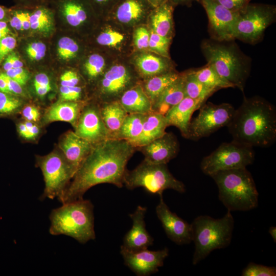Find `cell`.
Instances as JSON below:
<instances>
[{
  "instance_id": "obj_50",
  "label": "cell",
  "mask_w": 276,
  "mask_h": 276,
  "mask_svg": "<svg viewBox=\"0 0 276 276\" xmlns=\"http://www.w3.org/2000/svg\"><path fill=\"white\" fill-rule=\"evenodd\" d=\"M22 11L21 9H16L13 10L12 16L10 21L12 27L17 30H23L22 27Z\"/></svg>"
},
{
  "instance_id": "obj_3",
  "label": "cell",
  "mask_w": 276,
  "mask_h": 276,
  "mask_svg": "<svg viewBox=\"0 0 276 276\" xmlns=\"http://www.w3.org/2000/svg\"><path fill=\"white\" fill-rule=\"evenodd\" d=\"M49 218L52 235L67 236L82 244L96 238L94 205L89 200L83 198L63 203L51 211Z\"/></svg>"
},
{
  "instance_id": "obj_33",
  "label": "cell",
  "mask_w": 276,
  "mask_h": 276,
  "mask_svg": "<svg viewBox=\"0 0 276 276\" xmlns=\"http://www.w3.org/2000/svg\"><path fill=\"white\" fill-rule=\"evenodd\" d=\"M196 78L206 86L217 90L233 87V85L222 78L210 64H207L198 69L192 70Z\"/></svg>"
},
{
  "instance_id": "obj_35",
  "label": "cell",
  "mask_w": 276,
  "mask_h": 276,
  "mask_svg": "<svg viewBox=\"0 0 276 276\" xmlns=\"http://www.w3.org/2000/svg\"><path fill=\"white\" fill-rule=\"evenodd\" d=\"M79 51L77 43L68 37L61 38L57 44L58 56L63 60H68L75 57Z\"/></svg>"
},
{
  "instance_id": "obj_40",
  "label": "cell",
  "mask_w": 276,
  "mask_h": 276,
  "mask_svg": "<svg viewBox=\"0 0 276 276\" xmlns=\"http://www.w3.org/2000/svg\"><path fill=\"white\" fill-rule=\"evenodd\" d=\"M46 46L41 41H35L29 44L26 49L29 58L34 61L41 60L45 55Z\"/></svg>"
},
{
  "instance_id": "obj_51",
  "label": "cell",
  "mask_w": 276,
  "mask_h": 276,
  "mask_svg": "<svg viewBox=\"0 0 276 276\" xmlns=\"http://www.w3.org/2000/svg\"><path fill=\"white\" fill-rule=\"evenodd\" d=\"M4 76L6 80L9 93L12 95H20L22 93L21 85L17 82L13 80L5 73Z\"/></svg>"
},
{
  "instance_id": "obj_45",
  "label": "cell",
  "mask_w": 276,
  "mask_h": 276,
  "mask_svg": "<svg viewBox=\"0 0 276 276\" xmlns=\"http://www.w3.org/2000/svg\"><path fill=\"white\" fill-rule=\"evenodd\" d=\"M5 74L21 86L25 85L29 79L28 72L22 67L12 68L6 71Z\"/></svg>"
},
{
  "instance_id": "obj_52",
  "label": "cell",
  "mask_w": 276,
  "mask_h": 276,
  "mask_svg": "<svg viewBox=\"0 0 276 276\" xmlns=\"http://www.w3.org/2000/svg\"><path fill=\"white\" fill-rule=\"evenodd\" d=\"M30 14L31 12L27 10L22 9L21 21L23 30H28L30 28Z\"/></svg>"
},
{
  "instance_id": "obj_34",
  "label": "cell",
  "mask_w": 276,
  "mask_h": 276,
  "mask_svg": "<svg viewBox=\"0 0 276 276\" xmlns=\"http://www.w3.org/2000/svg\"><path fill=\"white\" fill-rule=\"evenodd\" d=\"M84 66L88 77L90 79H95L104 73L105 60L100 54H93L88 57Z\"/></svg>"
},
{
  "instance_id": "obj_14",
  "label": "cell",
  "mask_w": 276,
  "mask_h": 276,
  "mask_svg": "<svg viewBox=\"0 0 276 276\" xmlns=\"http://www.w3.org/2000/svg\"><path fill=\"white\" fill-rule=\"evenodd\" d=\"M120 253L126 266L136 275L148 276L157 272L163 266L165 259L169 255V249L165 247L156 251L148 248L133 251L121 247Z\"/></svg>"
},
{
  "instance_id": "obj_26",
  "label": "cell",
  "mask_w": 276,
  "mask_h": 276,
  "mask_svg": "<svg viewBox=\"0 0 276 276\" xmlns=\"http://www.w3.org/2000/svg\"><path fill=\"white\" fill-rule=\"evenodd\" d=\"M57 6L69 25L77 27L85 22L91 7L87 0H58Z\"/></svg>"
},
{
  "instance_id": "obj_7",
  "label": "cell",
  "mask_w": 276,
  "mask_h": 276,
  "mask_svg": "<svg viewBox=\"0 0 276 276\" xmlns=\"http://www.w3.org/2000/svg\"><path fill=\"white\" fill-rule=\"evenodd\" d=\"M123 183L129 190L142 187L148 193L159 196L167 189L181 193L186 191L184 183L174 177L167 164H152L145 160L132 170H127Z\"/></svg>"
},
{
  "instance_id": "obj_62",
  "label": "cell",
  "mask_w": 276,
  "mask_h": 276,
  "mask_svg": "<svg viewBox=\"0 0 276 276\" xmlns=\"http://www.w3.org/2000/svg\"><path fill=\"white\" fill-rule=\"evenodd\" d=\"M7 11L3 7L0 6V20L4 18L7 15Z\"/></svg>"
},
{
  "instance_id": "obj_4",
  "label": "cell",
  "mask_w": 276,
  "mask_h": 276,
  "mask_svg": "<svg viewBox=\"0 0 276 276\" xmlns=\"http://www.w3.org/2000/svg\"><path fill=\"white\" fill-rule=\"evenodd\" d=\"M230 41L205 40L201 49L208 64L224 79L243 93L250 71L249 58Z\"/></svg>"
},
{
  "instance_id": "obj_48",
  "label": "cell",
  "mask_w": 276,
  "mask_h": 276,
  "mask_svg": "<svg viewBox=\"0 0 276 276\" xmlns=\"http://www.w3.org/2000/svg\"><path fill=\"white\" fill-rule=\"evenodd\" d=\"M93 6L103 12H110L119 0H87Z\"/></svg>"
},
{
  "instance_id": "obj_53",
  "label": "cell",
  "mask_w": 276,
  "mask_h": 276,
  "mask_svg": "<svg viewBox=\"0 0 276 276\" xmlns=\"http://www.w3.org/2000/svg\"><path fill=\"white\" fill-rule=\"evenodd\" d=\"M29 130L32 139L36 137L39 133V128L31 121H27L24 123Z\"/></svg>"
},
{
  "instance_id": "obj_49",
  "label": "cell",
  "mask_w": 276,
  "mask_h": 276,
  "mask_svg": "<svg viewBox=\"0 0 276 276\" xmlns=\"http://www.w3.org/2000/svg\"><path fill=\"white\" fill-rule=\"evenodd\" d=\"M24 117L29 121H37L39 117L40 113L38 109L33 106L25 107L22 112Z\"/></svg>"
},
{
  "instance_id": "obj_25",
  "label": "cell",
  "mask_w": 276,
  "mask_h": 276,
  "mask_svg": "<svg viewBox=\"0 0 276 276\" xmlns=\"http://www.w3.org/2000/svg\"><path fill=\"white\" fill-rule=\"evenodd\" d=\"M99 108L109 139H116L120 127L128 113L118 101L99 103Z\"/></svg>"
},
{
  "instance_id": "obj_31",
  "label": "cell",
  "mask_w": 276,
  "mask_h": 276,
  "mask_svg": "<svg viewBox=\"0 0 276 276\" xmlns=\"http://www.w3.org/2000/svg\"><path fill=\"white\" fill-rule=\"evenodd\" d=\"M146 114L128 113L125 118L116 139L131 142L141 134Z\"/></svg>"
},
{
  "instance_id": "obj_21",
  "label": "cell",
  "mask_w": 276,
  "mask_h": 276,
  "mask_svg": "<svg viewBox=\"0 0 276 276\" xmlns=\"http://www.w3.org/2000/svg\"><path fill=\"white\" fill-rule=\"evenodd\" d=\"M153 8L147 0H119L110 12L119 22L129 24L143 19Z\"/></svg>"
},
{
  "instance_id": "obj_39",
  "label": "cell",
  "mask_w": 276,
  "mask_h": 276,
  "mask_svg": "<svg viewBox=\"0 0 276 276\" xmlns=\"http://www.w3.org/2000/svg\"><path fill=\"white\" fill-rule=\"evenodd\" d=\"M21 105L20 100L12 94L0 91V114L13 112Z\"/></svg>"
},
{
  "instance_id": "obj_30",
  "label": "cell",
  "mask_w": 276,
  "mask_h": 276,
  "mask_svg": "<svg viewBox=\"0 0 276 276\" xmlns=\"http://www.w3.org/2000/svg\"><path fill=\"white\" fill-rule=\"evenodd\" d=\"M135 63L140 73L146 78L172 71L164 59L150 54L140 55Z\"/></svg>"
},
{
  "instance_id": "obj_60",
  "label": "cell",
  "mask_w": 276,
  "mask_h": 276,
  "mask_svg": "<svg viewBox=\"0 0 276 276\" xmlns=\"http://www.w3.org/2000/svg\"><path fill=\"white\" fill-rule=\"evenodd\" d=\"M269 233L273 238V241L276 242V227L275 226H271L269 229Z\"/></svg>"
},
{
  "instance_id": "obj_20",
  "label": "cell",
  "mask_w": 276,
  "mask_h": 276,
  "mask_svg": "<svg viewBox=\"0 0 276 276\" xmlns=\"http://www.w3.org/2000/svg\"><path fill=\"white\" fill-rule=\"evenodd\" d=\"M93 145L75 132L66 133L61 143L64 158L75 173L90 152Z\"/></svg>"
},
{
  "instance_id": "obj_18",
  "label": "cell",
  "mask_w": 276,
  "mask_h": 276,
  "mask_svg": "<svg viewBox=\"0 0 276 276\" xmlns=\"http://www.w3.org/2000/svg\"><path fill=\"white\" fill-rule=\"evenodd\" d=\"M146 212V207L139 205L133 213L129 214L132 225L125 235L121 247L134 251L148 248L153 244V239L146 228L145 217Z\"/></svg>"
},
{
  "instance_id": "obj_13",
  "label": "cell",
  "mask_w": 276,
  "mask_h": 276,
  "mask_svg": "<svg viewBox=\"0 0 276 276\" xmlns=\"http://www.w3.org/2000/svg\"><path fill=\"white\" fill-rule=\"evenodd\" d=\"M206 12L209 27L215 39L231 41L239 11H231L214 0H200Z\"/></svg>"
},
{
  "instance_id": "obj_36",
  "label": "cell",
  "mask_w": 276,
  "mask_h": 276,
  "mask_svg": "<svg viewBox=\"0 0 276 276\" xmlns=\"http://www.w3.org/2000/svg\"><path fill=\"white\" fill-rule=\"evenodd\" d=\"M124 40V36L120 32L110 28L102 32L98 36V43L102 45L116 47Z\"/></svg>"
},
{
  "instance_id": "obj_2",
  "label": "cell",
  "mask_w": 276,
  "mask_h": 276,
  "mask_svg": "<svg viewBox=\"0 0 276 276\" xmlns=\"http://www.w3.org/2000/svg\"><path fill=\"white\" fill-rule=\"evenodd\" d=\"M233 140L252 147H268L276 140V109L265 99L244 97L227 125Z\"/></svg>"
},
{
  "instance_id": "obj_8",
  "label": "cell",
  "mask_w": 276,
  "mask_h": 276,
  "mask_svg": "<svg viewBox=\"0 0 276 276\" xmlns=\"http://www.w3.org/2000/svg\"><path fill=\"white\" fill-rule=\"evenodd\" d=\"M253 147L232 141L223 143L200 163L203 173L211 176L219 171L245 168L253 163Z\"/></svg>"
},
{
  "instance_id": "obj_64",
  "label": "cell",
  "mask_w": 276,
  "mask_h": 276,
  "mask_svg": "<svg viewBox=\"0 0 276 276\" xmlns=\"http://www.w3.org/2000/svg\"><path fill=\"white\" fill-rule=\"evenodd\" d=\"M27 1H28V0H27Z\"/></svg>"
},
{
  "instance_id": "obj_57",
  "label": "cell",
  "mask_w": 276,
  "mask_h": 276,
  "mask_svg": "<svg viewBox=\"0 0 276 276\" xmlns=\"http://www.w3.org/2000/svg\"><path fill=\"white\" fill-rule=\"evenodd\" d=\"M173 6L182 4L189 5L194 1L200 2V0H168Z\"/></svg>"
},
{
  "instance_id": "obj_44",
  "label": "cell",
  "mask_w": 276,
  "mask_h": 276,
  "mask_svg": "<svg viewBox=\"0 0 276 276\" xmlns=\"http://www.w3.org/2000/svg\"><path fill=\"white\" fill-rule=\"evenodd\" d=\"M16 40L12 36H6L0 39V64L6 57L15 47Z\"/></svg>"
},
{
  "instance_id": "obj_58",
  "label": "cell",
  "mask_w": 276,
  "mask_h": 276,
  "mask_svg": "<svg viewBox=\"0 0 276 276\" xmlns=\"http://www.w3.org/2000/svg\"><path fill=\"white\" fill-rule=\"evenodd\" d=\"M3 68L6 72L13 68L12 64L9 55L6 57L5 60L3 64Z\"/></svg>"
},
{
  "instance_id": "obj_63",
  "label": "cell",
  "mask_w": 276,
  "mask_h": 276,
  "mask_svg": "<svg viewBox=\"0 0 276 276\" xmlns=\"http://www.w3.org/2000/svg\"><path fill=\"white\" fill-rule=\"evenodd\" d=\"M9 32L0 30V39L6 37Z\"/></svg>"
},
{
  "instance_id": "obj_16",
  "label": "cell",
  "mask_w": 276,
  "mask_h": 276,
  "mask_svg": "<svg viewBox=\"0 0 276 276\" xmlns=\"http://www.w3.org/2000/svg\"><path fill=\"white\" fill-rule=\"evenodd\" d=\"M156 214L167 237L177 245L192 242L191 225L171 212L165 202L163 195L155 208Z\"/></svg>"
},
{
  "instance_id": "obj_28",
  "label": "cell",
  "mask_w": 276,
  "mask_h": 276,
  "mask_svg": "<svg viewBox=\"0 0 276 276\" xmlns=\"http://www.w3.org/2000/svg\"><path fill=\"white\" fill-rule=\"evenodd\" d=\"M173 5L166 0L151 10L150 18L152 31L171 38L173 30Z\"/></svg>"
},
{
  "instance_id": "obj_15",
  "label": "cell",
  "mask_w": 276,
  "mask_h": 276,
  "mask_svg": "<svg viewBox=\"0 0 276 276\" xmlns=\"http://www.w3.org/2000/svg\"><path fill=\"white\" fill-rule=\"evenodd\" d=\"M84 106L76 124L75 132L93 145L109 139L102 119L99 104Z\"/></svg>"
},
{
  "instance_id": "obj_19",
  "label": "cell",
  "mask_w": 276,
  "mask_h": 276,
  "mask_svg": "<svg viewBox=\"0 0 276 276\" xmlns=\"http://www.w3.org/2000/svg\"><path fill=\"white\" fill-rule=\"evenodd\" d=\"M204 103L186 96L165 115L167 126L177 127L182 136L188 139L189 127L193 112Z\"/></svg>"
},
{
  "instance_id": "obj_22",
  "label": "cell",
  "mask_w": 276,
  "mask_h": 276,
  "mask_svg": "<svg viewBox=\"0 0 276 276\" xmlns=\"http://www.w3.org/2000/svg\"><path fill=\"white\" fill-rule=\"evenodd\" d=\"M167 127L164 115L151 111L146 114L140 135L129 143L136 148L147 145L163 135Z\"/></svg>"
},
{
  "instance_id": "obj_38",
  "label": "cell",
  "mask_w": 276,
  "mask_h": 276,
  "mask_svg": "<svg viewBox=\"0 0 276 276\" xmlns=\"http://www.w3.org/2000/svg\"><path fill=\"white\" fill-rule=\"evenodd\" d=\"M242 276H275L276 268L250 262L242 270Z\"/></svg>"
},
{
  "instance_id": "obj_42",
  "label": "cell",
  "mask_w": 276,
  "mask_h": 276,
  "mask_svg": "<svg viewBox=\"0 0 276 276\" xmlns=\"http://www.w3.org/2000/svg\"><path fill=\"white\" fill-rule=\"evenodd\" d=\"M60 96L64 101H79L82 98V88L79 86L67 87L61 86L60 88Z\"/></svg>"
},
{
  "instance_id": "obj_41",
  "label": "cell",
  "mask_w": 276,
  "mask_h": 276,
  "mask_svg": "<svg viewBox=\"0 0 276 276\" xmlns=\"http://www.w3.org/2000/svg\"><path fill=\"white\" fill-rule=\"evenodd\" d=\"M33 84L36 93L40 96L45 95L51 89L49 78L44 73L37 74L34 78Z\"/></svg>"
},
{
  "instance_id": "obj_1",
  "label": "cell",
  "mask_w": 276,
  "mask_h": 276,
  "mask_svg": "<svg viewBox=\"0 0 276 276\" xmlns=\"http://www.w3.org/2000/svg\"><path fill=\"white\" fill-rule=\"evenodd\" d=\"M136 150L123 140L109 139L94 145L58 200L63 204L83 199L88 190L99 184L123 187L126 165Z\"/></svg>"
},
{
  "instance_id": "obj_56",
  "label": "cell",
  "mask_w": 276,
  "mask_h": 276,
  "mask_svg": "<svg viewBox=\"0 0 276 276\" xmlns=\"http://www.w3.org/2000/svg\"><path fill=\"white\" fill-rule=\"evenodd\" d=\"M0 91L10 94L6 80L4 76V73L0 74Z\"/></svg>"
},
{
  "instance_id": "obj_23",
  "label": "cell",
  "mask_w": 276,
  "mask_h": 276,
  "mask_svg": "<svg viewBox=\"0 0 276 276\" xmlns=\"http://www.w3.org/2000/svg\"><path fill=\"white\" fill-rule=\"evenodd\" d=\"M183 74L167 87L152 103V111L165 115L185 97Z\"/></svg>"
},
{
  "instance_id": "obj_6",
  "label": "cell",
  "mask_w": 276,
  "mask_h": 276,
  "mask_svg": "<svg viewBox=\"0 0 276 276\" xmlns=\"http://www.w3.org/2000/svg\"><path fill=\"white\" fill-rule=\"evenodd\" d=\"M190 225L192 241L195 244L192 259L194 265L204 259L212 251L225 248L230 244L234 220L228 210L219 219L207 215L198 216Z\"/></svg>"
},
{
  "instance_id": "obj_9",
  "label": "cell",
  "mask_w": 276,
  "mask_h": 276,
  "mask_svg": "<svg viewBox=\"0 0 276 276\" xmlns=\"http://www.w3.org/2000/svg\"><path fill=\"white\" fill-rule=\"evenodd\" d=\"M274 6L248 4L239 11L234 31V39L249 43L261 39L268 26L275 19Z\"/></svg>"
},
{
  "instance_id": "obj_5",
  "label": "cell",
  "mask_w": 276,
  "mask_h": 276,
  "mask_svg": "<svg viewBox=\"0 0 276 276\" xmlns=\"http://www.w3.org/2000/svg\"><path fill=\"white\" fill-rule=\"evenodd\" d=\"M220 201L232 211H247L258 205L259 194L251 173L246 167L219 171L212 175Z\"/></svg>"
},
{
  "instance_id": "obj_46",
  "label": "cell",
  "mask_w": 276,
  "mask_h": 276,
  "mask_svg": "<svg viewBox=\"0 0 276 276\" xmlns=\"http://www.w3.org/2000/svg\"><path fill=\"white\" fill-rule=\"evenodd\" d=\"M61 85L63 86L73 87L78 86L80 77L78 74L73 71H67L60 77Z\"/></svg>"
},
{
  "instance_id": "obj_32",
  "label": "cell",
  "mask_w": 276,
  "mask_h": 276,
  "mask_svg": "<svg viewBox=\"0 0 276 276\" xmlns=\"http://www.w3.org/2000/svg\"><path fill=\"white\" fill-rule=\"evenodd\" d=\"M185 96L205 103L216 90L210 88L200 82L195 76L192 71L183 74Z\"/></svg>"
},
{
  "instance_id": "obj_24",
  "label": "cell",
  "mask_w": 276,
  "mask_h": 276,
  "mask_svg": "<svg viewBox=\"0 0 276 276\" xmlns=\"http://www.w3.org/2000/svg\"><path fill=\"white\" fill-rule=\"evenodd\" d=\"M118 101L128 113L147 114L152 111V103L139 83L126 90Z\"/></svg>"
},
{
  "instance_id": "obj_61",
  "label": "cell",
  "mask_w": 276,
  "mask_h": 276,
  "mask_svg": "<svg viewBox=\"0 0 276 276\" xmlns=\"http://www.w3.org/2000/svg\"><path fill=\"white\" fill-rule=\"evenodd\" d=\"M0 30L8 32H10V30L9 29L6 22L1 20H0Z\"/></svg>"
},
{
  "instance_id": "obj_59",
  "label": "cell",
  "mask_w": 276,
  "mask_h": 276,
  "mask_svg": "<svg viewBox=\"0 0 276 276\" xmlns=\"http://www.w3.org/2000/svg\"><path fill=\"white\" fill-rule=\"evenodd\" d=\"M165 1L166 0H147L153 8L159 6Z\"/></svg>"
},
{
  "instance_id": "obj_43",
  "label": "cell",
  "mask_w": 276,
  "mask_h": 276,
  "mask_svg": "<svg viewBox=\"0 0 276 276\" xmlns=\"http://www.w3.org/2000/svg\"><path fill=\"white\" fill-rule=\"evenodd\" d=\"M150 33L144 27L136 29L134 34V42L135 47L140 50L149 47Z\"/></svg>"
},
{
  "instance_id": "obj_17",
  "label": "cell",
  "mask_w": 276,
  "mask_h": 276,
  "mask_svg": "<svg viewBox=\"0 0 276 276\" xmlns=\"http://www.w3.org/2000/svg\"><path fill=\"white\" fill-rule=\"evenodd\" d=\"M136 150L140 151L144 155V160L149 163L167 164L178 154L179 145L172 132H166L148 144L136 148Z\"/></svg>"
},
{
  "instance_id": "obj_47",
  "label": "cell",
  "mask_w": 276,
  "mask_h": 276,
  "mask_svg": "<svg viewBox=\"0 0 276 276\" xmlns=\"http://www.w3.org/2000/svg\"><path fill=\"white\" fill-rule=\"evenodd\" d=\"M218 4L232 11H239L244 8L249 0H214Z\"/></svg>"
},
{
  "instance_id": "obj_12",
  "label": "cell",
  "mask_w": 276,
  "mask_h": 276,
  "mask_svg": "<svg viewBox=\"0 0 276 276\" xmlns=\"http://www.w3.org/2000/svg\"><path fill=\"white\" fill-rule=\"evenodd\" d=\"M137 84L136 77L125 66H112L103 74L99 82L100 103L118 101L126 90Z\"/></svg>"
},
{
  "instance_id": "obj_11",
  "label": "cell",
  "mask_w": 276,
  "mask_h": 276,
  "mask_svg": "<svg viewBox=\"0 0 276 276\" xmlns=\"http://www.w3.org/2000/svg\"><path fill=\"white\" fill-rule=\"evenodd\" d=\"M38 165L42 171L45 187L39 199H57L63 194L70 183L75 173L65 160L56 153L41 158Z\"/></svg>"
},
{
  "instance_id": "obj_55",
  "label": "cell",
  "mask_w": 276,
  "mask_h": 276,
  "mask_svg": "<svg viewBox=\"0 0 276 276\" xmlns=\"http://www.w3.org/2000/svg\"><path fill=\"white\" fill-rule=\"evenodd\" d=\"M9 56L12 64L13 68L22 67L23 63L15 53H13Z\"/></svg>"
},
{
  "instance_id": "obj_54",
  "label": "cell",
  "mask_w": 276,
  "mask_h": 276,
  "mask_svg": "<svg viewBox=\"0 0 276 276\" xmlns=\"http://www.w3.org/2000/svg\"><path fill=\"white\" fill-rule=\"evenodd\" d=\"M18 130L19 134L26 139H31V136L30 132L25 123H20L18 126Z\"/></svg>"
},
{
  "instance_id": "obj_29",
  "label": "cell",
  "mask_w": 276,
  "mask_h": 276,
  "mask_svg": "<svg viewBox=\"0 0 276 276\" xmlns=\"http://www.w3.org/2000/svg\"><path fill=\"white\" fill-rule=\"evenodd\" d=\"M180 74L171 71L146 78L140 84L151 103L169 85L176 81Z\"/></svg>"
},
{
  "instance_id": "obj_37",
  "label": "cell",
  "mask_w": 276,
  "mask_h": 276,
  "mask_svg": "<svg viewBox=\"0 0 276 276\" xmlns=\"http://www.w3.org/2000/svg\"><path fill=\"white\" fill-rule=\"evenodd\" d=\"M171 38L162 36L152 30L150 34L149 47L164 57H168Z\"/></svg>"
},
{
  "instance_id": "obj_10",
  "label": "cell",
  "mask_w": 276,
  "mask_h": 276,
  "mask_svg": "<svg viewBox=\"0 0 276 276\" xmlns=\"http://www.w3.org/2000/svg\"><path fill=\"white\" fill-rule=\"evenodd\" d=\"M198 116L191 121L188 139L197 141L213 133L219 129L227 126L235 109L230 104H215L205 102L199 108Z\"/></svg>"
},
{
  "instance_id": "obj_27",
  "label": "cell",
  "mask_w": 276,
  "mask_h": 276,
  "mask_svg": "<svg viewBox=\"0 0 276 276\" xmlns=\"http://www.w3.org/2000/svg\"><path fill=\"white\" fill-rule=\"evenodd\" d=\"M84 104L79 101H65L51 106L45 114L47 122L62 121L76 125Z\"/></svg>"
}]
</instances>
